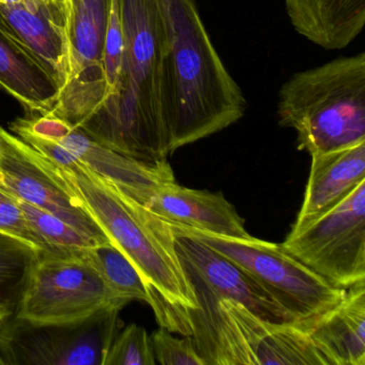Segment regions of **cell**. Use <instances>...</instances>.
Wrapping results in <instances>:
<instances>
[{
    "label": "cell",
    "mask_w": 365,
    "mask_h": 365,
    "mask_svg": "<svg viewBox=\"0 0 365 365\" xmlns=\"http://www.w3.org/2000/svg\"><path fill=\"white\" fill-rule=\"evenodd\" d=\"M110 8V0H71L67 81L51 113L74 125L93 116L106 98Z\"/></svg>",
    "instance_id": "cell-9"
},
{
    "label": "cell",
    "mask_w": 365,
    "mask_h": 365,
    "mask_svg": "<svg viewBox=\"0 0 365 365\" xmlns=\"http://www.w3.org/2000/svg\"><path fill=\"white\" fill-rule=\"evenodd\" d=\"M150 339L155 362L160 364L206 365L204 359L198 354L192 336L178 339L161 327L151 334Z\"/></svg>",
    "instance_id": "cell-24"
},
{
    "label": "cell",
    "mask_w": 365,
    "mask_h": 365,
    "mask_svg": "<svg viewBox=\"0 0 365 365\" xmlns=\"http://www.w3.org/2000/svg\"><path fill=\"white\" fill-rule=\"evenodd\" d=\"M128 304L108 285L85 249L38 253L14 315L35 324L85 322Z\"/></svg>",
    "instance_id": "cell-6"
},
{
    "label": "cell",
    "mask_w": 365,
    "mask_h": 365,
    "mask_svg": "<svg viewBox=\"0 0 365 365\" xmlns=\"http://www.w3.org/2000/svg\"><path fill=\"white\" fill-rule=\"evenodd\" d=\"M282 247L339 288L365 279V181L336 205L298 227Z\"/></svg>",
    "instance_id": "cell-7"
},
{
    "label": "cell",
    "mask_w": 365,
    "mask_h": 365,
    "mask_svg": "<svg viewBox=\"0 0 365 365\" xmlns=\"http://www.w3.org/2000/svg\"><path fill=\"white\" fill-rule=\"evenodd\" d=\"M0 88L26 113L46 114L56 103L59 87L34 53L16 37L0 14Z\"/></svg>",
    "instance_id": "cell-17"
},
{
    "label": "cell",
    "mask_w": 365,
    "mask_h": 365,
    "mask_svg": "<svg viewBox=\"0 0 365 365\" xmlns=\"http://www.w3.org/2000/svg\"><path fill=\"white\" fill-rule=\"evenodd\" d=\"M327 365H365V279L307 330Z\"/></svg>",
    "instance_id": "cell-16"
},
{
    "label": "cell",
    "mask_w": 365,
    "mask_h": 365,
    "mask_svg": "<svg viewBox=\"0 0 365 365\" xmlns=\"http://www.w3.org/2000/svg\"><path fill=\"white\" fill-rule=\"evenodd\" d=\"M119 312L70 324H35L14 314L0 326V364L103 365Z\"/></svg>",
    "instance_id": "cell-8"
},
{
    "label": "cell",
    "mask_w": 365,
    "mask_h": 365,
    "mask_svg": "<svg viewBox=\"0 0 365 365\" xmlns=\"http://www.w3.org/2000/svg\"><path fill=\"white\" fill-rule=\"evenodd\" d=\"M89 259L97 267L108 285L125 302L149 303L146 285L133 262L113 243L85 249Z\"/></svg>",
    "instance_id": "cell-20"
},
{
    "label": "cell",
    "mask_w": 365,
    "mask_h": 365,
    "mask_svg": "<svg viewBox=\"0 0 365 365\" xmlns=\"http://www.w3.org/2000/svg\"><path fill=\"white\" fill-rule=\"evenodd\" d=\"M311 157L302 207L292 227L328 210L365 181V142Z\"/></svg>",
    "instance_id": "cell-18"
},
{
    "label": "cell",
    "mask_w": 365,
    "mask_h": 365,
    "mask_svg": "<svg viewBox=\"0 0 365 365\" xmlns=\"http://www.w3.org/2000/svg\"><path fill=\"white\" fill-rule=\"evenodd\" d=\"M0 187L63 220L99 245L112 243L81 200L51 168L46 158L1 127Z\"/></svg>",
    "instance_id": "cell-11"
},
{
    "label": "cell",
    "mask_w": 365,
    "mask_h": 365,
    "mask_svg": "<svg viewBox=\"0 0 365 365\" xmlns=\"http://www.w3.org/2000/svg\"><path fill=\"white\" fill-rule=\"evenodd\" d=\"M14 311L12 309H10L9 307H6V305H0V326L5 322L6 319L10 317V316L14 315Z\"/></svg>",
    "instance_id": "cell-26"
},
{
    "label": "cell",
    "mask_w": 365,
    "mask_h": 365,
    "mask_svg": "<svg viewBox=\"0 0 365 365\" xmlns=\"http://www.w3.org/2000/svg\"><path fill=\"white\" fill-rule=\"evenodd\" d=\"M0 14L61 91L68 76L71 0H0Z\"/></svg>",
    "instance_id": "cell-12"
},
{
    "label": "cell",
    "mask_w": 365,
    "mask_h": 365,
    "mask_svg": "<svg viewBox=\"0 0 365 365\" xmlns=\"http://www.w3.org/2000/svg\"><path fill=\"white\" fill-rule=\"evenodd\" d=\"M160 99L170 155L236 123L247 100L211 42L192 0H158Z\"/></svg>",
    "instance_id": "cell-1"
},
{
    "label": "cell",
    "mask_w": 365,
    "mask_h": 365,
    "mask_svg": "<svg viewBox=\"0 0 365 365\" xmlns=\"http://www.w3.org/2000/svg\"><path fill=\"white\" fill-rule=\"evenodd\" d=\"M10 131L14 134L26 132L55 140L93 172L145 206H148L158 190L176 181L168 161L150 164L130 159L51 112L26 113L10 125Z\"/></svg>",
    "instance_id": "cell-10"
},
{
    "label": "cell",
    "mask_w": 365,
    "mask_h": 365,
    "mask_svg": "<svg viewBox=\"0 0 365 365\" xmlns=\"http://www.w3.org/2000/svg\"><path fill=\"white\" fill-rule=\"evenodd\" d=\"M296 31L324 50H341L362 33L365 0H284Z\"/></svg>",
    "instance_id": "cell-19"
},
{
    "label": "cell",
    "mask_w": 365,
    "mask_h": 365,
    "mask_svg": "<svg viewBox=\"0 0 365 365\" xmlns=\"http://www.w3.org/2000/svg\"><path fill=\"white\" fill-rule=\"evenodd\" d=\"M150 336L143 327L131 324L115 336L103 365H155Z\"/></svg>",
    "instance_id": "cell-23"
},
{
    "label": "cell",
    "mask_w": 365,
    "mask_h": 365,
    "mask_svg": "<svg viewBox=\"0 0 365 365\" xmlns=\"http://www.w3.org/2000/svg\"><path fill=\"white\" fill-rule=\"evenodd\" d=\"M147 207L170 223L230 238L252 237L243 217L222 193L187 189L175 181L158 190Z\"/></svg>",
    "instance_id": "cell-15"
},
{
    "label": "cell",
    "mask_w": 365,
    "mask_h": 365,
    "mask_svg": "<svg viewBox=\"0 0 365 365\" xmlns=\"http://www.w3.org/2000/svg\"><path fill=\"white\" fill-rule=\"evenodd\" d=\"M277 117L311 155L365 142L364 53L290 76L279 91Z\"/></svg>",
    "instance_id": "cell-4"
},
{
    "label": "cell",
    "mask_w": 365,
    "mask_h": 365,
    "mask_svg": "<svg viewBox=\"0 0 365 365\" xmlns=\"http://www.w3.org/2000/svg\"><path fill=\"white\" fill-rule=\"evenodd\" d=\"M14 198L31 227L52 251L76 252L99 245L97 241L83 234L63 220L24 200Z\"/></svg>",
    "instance_id": "cell-22"
},
{
    "label": "cell",
    "mask_w": 365,
    "mask_h": 365,
    "mask_svg": "<svg viewBox=\"0 0 365 365\" xmlns=\"http://www.w3.org/2000/svg\"><path fill=\"white\" fill-rule=\"evenodd\" d=\"M123 53L101 108L76 127L115 153L145 163L170 157L160 99L163 25L158 0H119Z\"/></svg>",
    "instance_id": "cell-3"
},
{
    "label": "cell",
    "mask_w": 365,
    "mask_h": 365,
    "mask_svg": "<svg viewBox=\"0 0 365 365\" xmlns=\"http://www.w3.org/2000/svg\"><path fill=\"white\" fill-rule=\"evenodd\" d=\"M0 232L20 239L39 251L54 252L34 230L14 196L0 187Z\"/></svg>",
    "instance_id": "cell-25"
},
{
    "label": "cell",
    "mask_w": 365,
    "mask_h": 365,
    "mask_svg": "<svg viewBox=\"0 0 365 365\" xmlns=\"http://www.w3.org/2000/svg\"><path fill=\"white\" fill-rule=\"evenodd\" d=\"M46 160L110 242L133 262L160 326L185 335V312L198 305L170 224L78 158L66 165Z\"/></svg>",
    "instance_id": "cell-2"
},
{
    "label": "cell",
    "mask_w": 365,
    "mask_h": 365,
    "mask_svg": "<svg viewBox=\"0 0 365 365\" xmlns=\"http://www.w3.org/2000/svg\"><path fill=\"white\" fill-rule=\"evenodd\" d=\"M39 252L20 239L0 232V305L9 307L16 313Z\"/></svg>",
    "instance_id": "cell-21"
},
{
    "label": "cell",
    "mask_w": 365,
    "mask_h": 365,
    "mask_svg": "<svg viewBox=\"0 0 365 365\" xmlns=\"http://www.w3.org/2000/svg\"><path fill=\"white\" fill-rule=\"evenodd\" d=\"M174 235L179 255L217 296L240 303L262 319L296 326L294 318L240 267L195 238Z\"/></svg>",
    "instance_id": "cell-13"
},
{
    "label": "cell",
    "mask_w": 365,
    "mask_h": 365,
    "mask_svg": "<svg viewBox=\"0 0 365 365\" xmlns=\"http://www.w3.org/2000/svg\"><path fill=\"white\" fill-rule=\"evenodd\" d=\"M217 297L253 365H327L305 331L292 324L262 319L240 303Z\"/></svg>",
    "instance_id": "cell-14"
},
{
    "label": "cell",
    "mask_w": 365,
    "mask_h": 365,
    "mask_svg": "<svg viewBox=\"0 0 365 365\" xmlns=\"http://www.w3.org/2000/svg\"><path fill=\"white\" fill-rule=\"evenodd\" d=\"M168 223L174 232L195 238L240 267L305 332L344 298L345 288L329 283L288 254L281 245L259 240L253 236L247 239L230 238Z\"/></svg>",
    "instance_id": "cell-5"
}]
</instances>
